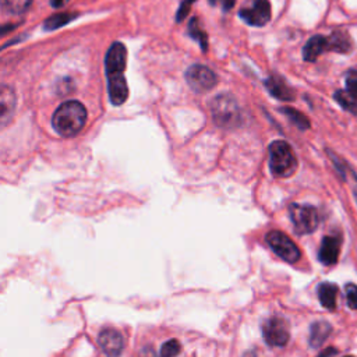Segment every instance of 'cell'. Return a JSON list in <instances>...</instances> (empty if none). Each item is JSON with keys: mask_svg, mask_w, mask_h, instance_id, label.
<instances>
[{"mask_svg": "<svg viewBox=\"0 0 357 357\" xmlns=\"http://www.w3.org/2000/svg\"><path fill=\"white\" fill-rule=\"evenodd\" d=\"M262 335L269 346L283 347L290 339L289 325L283 318L272 317L262 324Z\"/></svg>", "mask_w": 357, "mask_h": 357, "instance_id": "obj_6", "label": "cell"}, {"mask_svg": "<svg viewBox=\"0 0 357 357\" xmlns=\"http://www.w3.org/2000/svg\"><path fill=\"white\" fill-rule=\"evenodd\" d=\"M328 50L347 53L351 49V40L344 31H333L328 38Z\"/></svg>", "mask_w": 357, "mask_h": 357, "instance_id": "obj_17", "label": "cell"}, {"mask_svg": "<svg viewBox=\"0 0 357 357\" xmlns=\"http://www.w3.org/2000/svg\"><path fill=\"white\" fill-rule=\"evenodd\" d=\"M325 50H328V40L322 35H315L307 40L303 47V59L305 61H315Z\"/></svg>", "mask_w": 357, "mask_h": 357, "instance_id": "obj_13", "label": "cell"}, {"mask_svg": "<svg viewBox=\"0 0 357 357\" xmlns=\"http://www.w3.org/2000/svg\"><path fill=\"white\" fill-rule=\"evenodd\" d=\"M185 79L188 85L197 92L209 91L218 82V77L215 75V73L202 64H194L188 67V70L185 71Z\"/></svg>", "mask_w": 357, "mask_h": 357, "instance_id": "obj_7", "label": "cell"}, {"mask_svg": "<svg viewBox=\"0 0 357 357\" xmlns=\"http://www.w3.org/2000/svg\"><path fill=\"white\" fill-rule=\"evenodd\" d=\"M289 215L294 230L298 234L312 233L318 226V212L314 206L305 204H291Z\"/></svg>", "mask_w": 357, "mask_h": 357, "instance_id": "obj_5", "label": "cell"}, {"mask_svg": "<svg viewBox=\"0 0 357 357\" xmlns=\"http://www.w3.org/2000/svg\"><path fill=\"white\" fill-rule=\"evenodd\" d=\"M14 28V25H10V24H7V25H1L0 26V35H4V33H7L8 31H11Z\"/></svg>", "mask_w": 357, "mask_h": 357, "instance_id": "obj_29", "label": "cell"}, {"mask_svg": "<svg viewBox=\"0 0 357 357\" xmlns=\"http://www.w3.org/2000/svg\"><path fill=\"white\" fill-rule=\"evenodd\" d=\"M282 112L291 120L293 124H296L298 128L301 130H305L310 127V120L307 119V116H304L301 112L296 110V109H291V107H284L282 109Z\"/></svg>", "mask_w": 357, "mask_h": 357, "instance_id": "obj_22", "label": "cell"}, {"mask_svg": "<svg viewBox=\"0 0 357 357\" xmlns=\"http://www.w3.org/2000/svg\"><path fill=\"white\" fill-rule=\"evenodd\" d=\"M86 109L78 100L63 102L54 112L52 123L61 137H74L85 126Z\"/></svg>", "mask_w": 357, "mask_h": 357, "instance_id": "obj_2", "label": "cell"}, {"mask_svg": "<svg viewBox=\"0 0 357 357\" xmlns=\"http://www.w3.org/2000/svg\"><path fill=\"white\" fill-rule=\"evenodd\" d=\"M269 248L278 255L280 257L283 261L289 262V264H294L300 259L301 252L300 248L296 245V243L283 231L279 230H272L266 234L265 237Z\"/></svg>", "mask_w": 357, "mask_h": 357, "instance_id": "obj_4", "label": "cell"}, {"mask_svg": "<svg viewBox=\"0 0 357 357\" xmlns=\"http://www.w3.org/2000/svg\"><path fill=\"white\" fill-rule=\"evenodd\" d=\"M265 85H266L268 91H269V93L273 95L275 98L280 99V100H293L294 99L293 91L279 77H269L266 79Z\"/></svg>", "mask_w": 357, "mask_h": 357, "instance_id": "obj_14", "label": "cell"}, {"mask_svg": "<svg viewBox=\"0 0 357 357\" xmlns=\"http://www.w3.org/2000/svg\"><path fill=\"white\" fill-rule=\"evenodd\" d=\"M346 88L349 92L357 96V70L350 71L346 78Z\"/></svg>", "mask_w": 357, "mask_h": 357, "instance_id": "obj_26", "label": "cell"}, {"mask_svg": "<svg viewBox=\"0 0 357 357\" xmlns=\"http://www.w3.org/2000/svg\"><path fill=\"white\" fill-rule=\"evenodd\" d=\"M68 1H70V0H50V4H52L53 7H56V8H60V7L66 6Z\"/></svg>", "mask_w": 357, "mask_h": 357, "instance_id": "obj_28", "label": "cell"}, {"mask_svg": "<svg viewBox=\"0 0 357 357\" xmlns=\"http://www.w3.org/2000/svg\"><path fill=\"white\" fill-rule=\"evenodd\" d=\"M335 99L343 109L351 113H357V96L353 95L351 92L340 89L335 93Z\"/></svg>", "mask_w": 357, "mask_h": 357, "instance_id": "obj_19", "label": "cell"}, {"mask_svg": "<svg viewBox=\"0 0 357 357\" xmlns=\"http://www.w3.org/2000/svg\"><path fill=\"white\" fill-rule=\"evenodd\" d=\"M180 350H181V347H180L178 340L170 339V340H167L166 343H163V346H162V349H160V354L165 356V357H172V356L178 354Z\"/></svg>", "mask_w": 357, "mask_h": 357, "instance_id": "obj_23", "label": "cell"}, {"mask_svg": "<svg viewBox=\"0 0 357 357\" xmlns=\"http://www.w3.org/2000/svg\"><path fill=\"white\" fill-rule=\"evenodd\" d=\"M32 4V0H0L3 10L11 14H21L26 11Z\"/></svg>", "mask_w": 357, "mask_h": 357, "instance_id": "obj_20", "label": "cell"}, {"mask_svg": "<svg viewBox=\"0 0 357 357\" xmlns=\"http://www.w3.org/2000/svg\"><path fill=\"white\" fill-rule=\"evenodd\" d=\"M17 96L11 86L0 85V128L7 126L14 114Z\"/></svg>", "mask_w": 357, "mask_h": 357, "instance_id": "obj_10", "label": "cell"}, {"mask_svg": "<svg viewBox=\"0 0 357 357\" xmlns=\"http://www.w3.org/2000/svg\"><path fill=\"white\" fill-rule=\"evenodd\" d=\"M234 1H236V0H209V3H211L212 6L219 4L225 11L231 10L233 6H234Z\"/></svg>", "mask_w": 357, "mask_h": 357, "instance_id": "obj_27", "label": "cell"}, {"mask_svg": "<svg viewBox=\"0 0 357 357\" xmlns=\"http://www.w3.org/2000/svg\"><path fill=\"white\" fill-rule=\"evenodd\" d=\"M346 300L347 305L351 310H357V286L356 284H347L346 286Z\"/></svg>", "mask_w": 357, "mask_h": 357, "instance_id": "obj_24", "label": "cell"}, {"mask_svg": "<svg viewBox=\"0 0 357 357\" xmlns=\"http://www.w3.org/2000/svg\"><path fill=\"white\" fill-rule=\"evenodd\" d=\"M194 1H195V0H183V1H181L180 7H178V10H177V14H176V20H177V22L183 21V20L188 15V11H190L191 4H192Z\"/></svg>", "mask_w": 357, "mask_h": 357, "instance_id": "obj_25", "label": "cell"}, {"mask_svg": "<svg viewBox=\"0 0 357 357\" xmlns=\"http://www.w3.org/2000/svg\"><path fill=\"white\" fill-rule=\"evenodd\" d=\"M75 18V13H60V14H54V15H50L45 22H43V26L46 29H56V28H60L63 25H66L67 22H70L71 20Z\"/></svg>", "mask_w": 357, "mask_h": 357, "instance_id": "obj_21", "label": "cell"}, {"mask_svg": "<svg viewBox=\"0 0 357 357\" xmlns=\"http://www.w3.org/2000/svg\"><path fill=\"white\" fill-rule=\"evenodd\" d=\"M332 326L326 321H317L310 328V346L311 347H319L331 335Z\"/></svg>", "mask_w": 357, "mask_h": 357, "instance_id": "obj_15", "label": "cell"}, {"mask_svg": "<svg viewBox=\"0 0 357 357\" xmlns=\"http://www.w3.org/2000/svg\"><path fill=\"white\" fill-rule=\"evenodd\" d=\"M337 351L335 350V349H326V350H324V351H321V354H336Z\"/></svg>", "mask_w": 357, "mask_h": 357, "instance_id": "obj_30", "label": "cell"}, {"mask_svg": "<svg viewBox=\"0 0 357 357\" xmlns=\"http://www.w3.org/2000/svg\"><path fill=\"white\" fill-rule=\"evenodd\" d=\"M269 166L276 177H289L296 172L297 160L286 141H273L269 145Z\"/></svg>", "mask_w": 357, "mask_h": 357, "instance_id": "obj_3", "label": "cell"}, {"mask_svg": "<svg viewBox=\"0 0 357 357\" xmlns=\"http://www.w3.org/2000/svg\"><path fill=\"white\" fill-rule=\"evenodd\" d=\"M126 61H127L126 46L120 42H114L109 47L105 57L109 98L114 106L124 103L128 96V86L124 78Z\"/></svg>", "mask_w": 357, "mask_h": 357, "instance_id": "obj_1", "label": "cell"}, {"mask_svg": "<svg viewBox=\"0 0 357 357\" xmlns=\"http://www.w3.org/2000/svg\"><path fill=\"white\" fill-rule=\"evenodd\" d=\"M238 17L252 26H264L271 20L269 0H252L250 6L238 11Z\"/></svg>", "mask_w": 357, "mask_h": 357, "instance_id": "obj_8", "label": "cell"}, {"mask_svg": "<svg viewBox=\"0 0 357 357\" xmlns=\"http://www.w3.org/2000/svg\"><path fill=\"white\" fill-rule=\"evenodd\" d=\"M188 32L191 35V38H194L199 45H201V49L204 52H206L208 49V36L206 33L202 31L201 25H199V20L197 17L191 18L190 24H188Z\"/></svg>", "mask_w": 357, "mask_h": 357, "instance_id": "obj_18", "label": "cell"}, {"mask_svg": "<svg viewBox=\"0 0 357 357\" xmlns=\"http://www.w3.org/2000/svg\"><path fill=\"white\" fill-rule=\"evenodd\" d=\"M212 114L216 124L220 126H229L236 121V119L238 117V110L234 99L227 95L216 96L212 105Z\"/></svg>", "mask_w": 357, "mask_h": 357, "instance_id": "obj_9", "label": "cell"}, {"mask_svg": "<svg viewBox=\"0 0 357 357\" xmlns=\"http://www.w3.org/2000/svg\"><path fill=\"white\" fill-rule=\"evenodd\" d=\"M318 297L326 310H335L336 307V298H337V286L331 282H322L318 289Z\"/></svg>", "mask_w": 357, "mask_h": 357, "instance_id": "obj_16", "label": "cell"}, {"mask_svg": "<svg viewBox=\"0 0 357 357\" xmlns=\"http://www.w3.org/2000/svg\"><path fill=\"white\" fill-rule=\"evenodd\" d=\"M99 346L106 354L119 356L124 347V340L119 331L106 328L99 333Z\"/></svg>", "mask_w": 357, "mask_h": 357, "instance_id": "obj_11", "label": "cell"}, {"mask_svg": "<svg viewBox=\"0 0 357 357\" xmlns=\"http://www.w3.org/2000/svg\"><path fill=\"white\" fill-rule=\"evenodd\" d=\"M340 252V240L336 236H326L324 237L319 251H318V259L324 265H333Z\"/></svg>", "mask_w": 357, "mask_h": 357, "instance_id": "obj_12", "label": "cell"}]
</instances>
